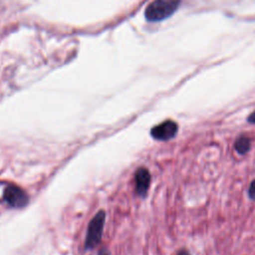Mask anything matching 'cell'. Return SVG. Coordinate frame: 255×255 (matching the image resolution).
Returning <instances> with one entry per match:
<instances>
[{"mask_svg":"<svg viewBox=\"0 0 255 255\" xmlns=\"http://www.w3.org/2000/svg\"><path fill=\"white\" fill-rule=\"evenodd\" d=\"M180 3L181 0H153L144 11L145 19L149 22L162 21L171 16Z\"/></svg>","mask_w":255,"mask_h":255,"instance_id":"1","label":"cell"},{"mask_svg":"<svg viewBox=\"0 0 255 255\" xmlns=\"http://www.w3.org/2000/svg\"><path fill=\"white\" fill-rule=\"evenodd\" d=\"M106 214L104 211H99L94 218L90 221L85 246L86 249L95 248L102 239V234L104 230V223H105Z\"/></svg>","mask_w":255,"mask_h":255,"instance_id":"2","label":"cell"},{"mask_svg":"<svg viewBox=\"0 0 255 255\" xmlns=\"http://www.w3.org/2000/svg\"><path fill=\"white\" fill-rule=\"evenodd\" d=\"M178 126L171 120L164 121L150 129V135L156 140H168L176 135Z\"/></svg>","mask_w":255,"mask_h":255,"instance_id":"3","label":"cell"},{"mask_svg":"<svg viewBox=\"0 0 255 255\" xmlns=\"http://www.w3.org/2000/svg\"><path fill=\"white\" fill-rule=\"evenodd\" d=\"M3 196L5 201L15 208L23 207L28 203V195L22 188L16 185H8L4 190Z\"/></svg>","mask_w":255,"mask_h":255,"instance_id":"4","label":"cell"},{"mask_svg":"<svg viewBox=\"0 0 255 255\" xmlns=\"http://www.w3.org/2000/svg\"><path fill=\"white\" fill-rule=\"evenodd\" d=\"M134 179H135V188H136L137 194L141 197H144L150 184L149 171L144 167H139L135 172Z\"/></svg>","mask_w":255,"mask_h":255,"instance_id":"5","label":"cell"},{"mask_svg":"<svg viewBox=\"0 0 255 255\" xmlns=\"http://www.w3.org/2000/svg\"><path fill=\"white\" fill-rule=\"evenodd\" d=\"M234 147H235V150L239 154L243 155L249 151V149L251 147V140L249 137H247L245 135H241L236 139V141L234 143Z\"/></svg>","mask_w":255,"mask_h":255,"instance_id":"6","label":"cell"},{"mask_svg":"<svg viewBox=\"0 0 255 255\" xmlns=\"http://www.w3.org/2000/svg\"><path fill=\"white\" fill-rule=\"evenodd\" d=\"M248 196L250 199L255 201V180L250 183V186L248 188Z\"/></svg>","mask_w":255,"mask_h":255,"instance_id":"7","label":"cell"},{"mask_svg":"<svg viewBox=\"0 0 255 255\" xmlns=\"http://www.w3.org/2000/svg\"><path fill=\"white\" fill-rule=\"evenodd\" d=\"M247 121H248L250 124H255V111L250 114V116L248 117Z\"/></svg>","mask_w":255,"mask_h":255,"instance_id":"8","label":"cell"},{"mask_svg":"<svg viewBox=\"0 0 255 255\" xmlns=\"http://www.w3.org/2000/svg\"><path fill=\"white\" fill-rule=\"evenodd\" d=\"M98 255H110V252L107 250V249H102L100 252H99V254Z\"/></svg>","mask_w":255,"mask_h":255,"instance_id":"9","label":"cell"},{"mask_svg":"<svg viewBox=\"0 0 255 255\" xmlns=\"http://www.w3.org/2000/svg\"><path fill=\"white\" fill-rule=\"evenodd\" d=\"M176 255H189V253L186 250H180Z\"/></svg>","mask_w":255,"mask_h":255,"instance_id":"10","label":"cell"}]
</instances>
